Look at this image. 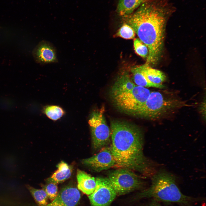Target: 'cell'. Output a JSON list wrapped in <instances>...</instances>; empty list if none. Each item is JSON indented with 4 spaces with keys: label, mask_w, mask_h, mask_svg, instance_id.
<instances>
[{
    "label": "cell",
    "mask_w": 206,
    "mask_h": 206,
    "mask_svg": "<svg viewBox=\"0 0 206 206\" xmlns=\"http://www.w3.org/2000/svg\"><path fill=\"white\" fill-rule=\"evenodd\" d=\"M173 10L165 0H147L132 13L122 17L148 47L146 63L149 65L156 64L160 59L166 21Z\"/></svg>",
    "instance_id": "cell-1"
},
{
    "label": "cell",
    "mask_w": 206,
    "mask_h": 206,
    "mask_svg": "<svg viewBox=\"0 0 206 206\" xmlns=\"http://www.w3.org/2000/svg\"><path fill=\"white\" fill-rule=\"evenodd\" d=\"M111 152L115 167L138 172L151 177L157 171L155 163L143 152L144 138L137 126L118 120L110 124Z\"/></svg>",
    "instance_id": "cell-2"
},
{
    "label": "cell",
    "mask_w": 206,
    "mask_h": 206,
    "mask_svg": "<svg viewBox=\"0 0 206 206\" xmlns=\"http://www.w3.org/2000/svg\"><path fill=\"white\" fill-rule=\"evenodd\" d=\"M151 180L150 186L138 194L139 198H151L160 202L183 206H193L199 199L183 194L178 186L175 177L165 169L158 170Z\"/></svg>",
    "instance_id": "cell-3"
},
{
    "label": "cell",
    "mask_w": 206,
    "mask_h": 206,
    "mask_svg": "<svg viewBox=\"0 0 206 206\" xmlns=\"http://www.w3.org/2000/svg\"><path fill=\"white\" fill-rule=\"evenodd\" d=\"M185 105L176 99L166 98L161 92H151L143 105L134 114L150 119L158 118L169 111Z\"/></svg>",
    "instance_id": "cell-4"
},
{
    "label": "cell",
    "mask_w": 206,
    "mask_h": 206,
    "mask_svg": "<svg viewBox=\"0 0 206 206\" xmlns=\"http://www.w3.org/2000/svg\"><path fill=\"white\" fill-rule=\"evenodd\" d=\"M150 92L146 88L136 85L132 90L111 98L119 109L134 114L144 104Z\"/></svg>",
    "instance_id": "cell-5"
},
{
    "label": "cell",
    "mask_w": 206,
    "mask_h": 206,
    "mask_svg": "<svg viewBox=\"0 0 206 206\" xmlns=\"http://www.w3.org/2000/svg\"><path fill=\"white\" fill-rule=\"evenodd\" d=\"M107 178L117 195L126 194L141 188L143 182L140 177L132 171L120 168L110 171Z\"/></svg>",
    "instance_id": "cell-6"
},
{
    "label": "cell",
    "mask_w": 206,
    "mask_h": 206,
    "mask_svg": "<svg viewBox=\"0 0 206 206\" xmlns=\"http://www.w3.org/2000/svg\"><path fill=\"white\" fill-rule=\"evenodd\" d=\"M104 109L101 108L94 111L88 120L90 127L94 148L99 150L107 146L110 141V129L107 124L104 115Z\"/></svg>",
    "instance_id": "cell-7"
},
{
    "label": "cell",
    "mask_w": 206,
    "mask_h": 206,
    "mask_svg": "<svg viewBox=\"0 0 206 206\" xmlns=\"http://www.w3.org/2000/svg\"><path fill=\"white\" fill-rule=\"evenodd\" d=\"M96 178L95 189L89 198L92 206H109L117 195L107 178Z\"/></svg>",
    "instance_id": "cell-8"
},
{
    "label": "cell",
    "mask_w": 206,
    "mask_h": 206,
    "mask_svg": "<svg viewBox=\"0 0 206 206\" xmlns=\"http://www.w3.org/2000/svg\"><path fill=\"white\" fill-rule=\"evenodd\" d=\"M82 163L96 172H100L115 167L116 162L110 147H103L96 154L83 159Z\"/></svg>",
    "instance_id": "cell-9"
},
{
    "label": "cell",
    "mask_w": 206,
    "mask_h": 206,
    "mask_svg": "<svg viewBox=\"0 0 206 206\" xmlns=\"http://www.w3.org/2000/svg\"><path fill=\"white\" fill-rule=\"evenodd\" d=\"M81 198V194L76 187L68 186L62 188L56 197L45 206H77Z\"/></svg>",
    "instance_id": "cell-10"
},
{
    "label": "cell",
    "mask_w": 206,
    "mask_h": 206,
    "mask_svg": "<svg viewBox=\"0 0 206 206\" xmlns=\"http://www.w3.org/2000/svg\"><path fill=\"white\" fill-rule=\"evenodd\" d=\"M136 85L131 80L129 73L124 71L118 76L112 85L110 91L111 97L129 91Z\"/></svg>",
    "instance_id": "cell-11"
},
{
    "label": "cell",
    "mask_w": 206,
    "mask_h": 206,
    "mask_svg": "<svg viewBox=\"0 0 206 206\" xmlns=\"http://www.w3.org/2000/svg\"><path fill=\"white\" fill-rule=\"evenodd\" d=\"M76 176L79 189L88 195L92 193L96 186V178L80 169L77 170Z\"/></svg>",
    "instance_id": "cell-12"
},
{
    "label": "cell",
    "mask_w": 206,
    "mask_h": 206,
    "mask_svg": "<svg viewBox=\"0 0 206 206\" xmlns=\"http://www.w3.org/2000/svg\"><path fill=\"white\" fill-rule=\"evenodd\" d=\"M34 55L37 61L41 62H53L56 59L54 49L47 43H43L39 44L35 50Z\"/></svg>",
    "instance_id": "cell-13"
},
{
    "label": "cell",
    "mask_w": 206,
    "mask_h": 206,
    "mask_svg": "<svg viewBox=\"0 0 206 206\" xmlns=\"http://www.w3.org/2000/svg\"><path fill=\"white\" fill-rule=\"evenodd\" d=\"M57 170L46 181L56 184L62 183L69 178L72 172V167L63 161H61L57 166Z\"/></svg>",
    "instance_id": "cell-14"
},
{
    "label": "cell",
    "mask_w": 206,
    "mask_h": 206,
    "mask_svg": "<svg viewBox=\"0 0 206 206\" xmlns=\"http://www.w3.org/2000/svg\"><path fill=\"white\" fill-rule=\"evenodd\" d=\"M147 0H119L117 7V12L122 17L129 15Z\"/></svg>",
    "instance_id": "cell-15"
},
{
    "label": "cell",
    "mask_w": 206,
    "mask_h": 206,
    "mask_svg": "<svg viewBox=\"0 0 206 206\" xmlns=\"http://www.w3.org/2000/svg\"><path fill=\"white\" fill-rule=\"evenodd\" d=\"M143 65L144 72L148 82L154 85L163 86L162 83L166 79L164 74L159 70L152 68L146 63Z\"/></svg>",
    "instance_id": "cell-16"
},
{
    "label": "cell",
    "mask_w": 206,
    "mask_h": 206,
    "mask_svg": "<svg viewBox=\"0 0 206 206\" xmlns=\"http://www.w3.org/2000/svg\"><path fill=\"white\" fill-rule=\"evenodd\" d=\"M131 71L135 84L137 86L144 87H152L162 88L164 86H160L152 84L148 82L143 71V65L138 66L132 68Z\"/></svg>",
    "instance_id": "cell-17"
},
{
    "label": "cell",
    "mask_w": 206,
    "mask_h": 206,
    "mask_svg": "<svg viewBox=\"0 0 206 206\" xmlns=\"http://www.w3.org/2000/svg\"><path fill=\"white\" fill-rule=\"evenodd\" d=\"M26 187L39 206H45L48 204V197L43 189H36L28 185Z\"/></svg>",
    "instance_id": "cell-18"
},
{
    "label": "cell",
    "mask_w": 206,
    "mask_h": 206,
    "mask_svg": "<svg viewBox=\"0 0 206 206\" xmlns=\"http://www.w3.org/2000/svg\"><path fill=\"white\" fill-rule=\"evenodd\" d=\"M44 112L50 119L56 120L60 119L64 114V111L60 107L56 105L49 106L44 110Z\"/></svg>",
    "instance_id": "cell-19"
},
{
    "label": "cell",
    "mask_w": 206,
    "mask_h": 206,
    "mask_svg": "<svg viewBox=\"0 0 206 206\" xmlns=\"http://www.w3.org/2000/svg\"><path fill=\"white\" fill-rule=\"evenodd\" d=\"M135 33L133 28L127 24L124 23L115 34L116 37L126 39L134 38Z\"/></svg>",
    "instance_id": "cell-20"
},
{
    "label": "cell",
    "mask_w": 206,
    "mask_h": 206,
    "mask_svg": "<svg viewBox=\"0 0 206 206\" xmlns=\"http://www.w3.org/2000/svg\"><path fill=\"white\" fill-rule=\"evenodd\" d=\"M133 44L136 53L142 57L147 58L148 53L147 47L138 38L134 39Z\"/></svg>",
    "instance_id": "cell-21"
},
{
    "label": "cell",
    "mask_w": 206,
    "mask_h": 206,
    "mask_svg": "<svg viewBox=\"0 0 206 206\" xmlns=\"http://www.w3.org/2000/svg\"><path fill=\"white\" fill-rule=\"evenodd\" d=\"M43 189L46 192L48 198L53 201L57 196L58 194V187L57 184L49 183L42 186Z\"/></svg>",
    "instance_id": "cell-22"
},
{
    "label": "cell",
    "mask_w": 206,
    "mask_h": 206,
    "mask_svg": "<svg viewBox=\"0 0 206 206\" xmlns=\"http://www.w3.org/2000/svg\"><path fill=\"white\" fill-rule=\"evenodd\" d=\"M151 199L146 206H162L160 202L154 199Z\"/></svg>",
    "instance_id": "cell-23"
},
{
    "label": "cell",
    "mask_w": 206,
    "mask_h": 206,
    "mask_svg": "<svg viewBox=\"0 0 206 206\" xmlns=\"http://www.w3.org/2000/svg\"><path fill=\"white\" fill-rule=\"evenodd\" d=\"M205 103V102H204L202 103L201 104V112L202 113V114L203 115V116H204V115H205H205L204 114V112H205H205L204 111V106L205 105V104L204 105V104Z\"/></svg>",
    "instance_id": "cell-24"
}]
</instances>
